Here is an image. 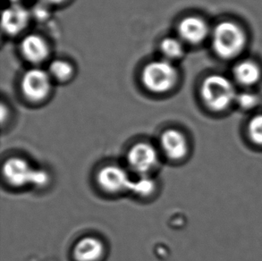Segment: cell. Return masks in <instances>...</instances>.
<instances>
[{
	"label": "cell",
	"mask_w": 262,
	"mask_h": 261,
	"mask_svg": "<svg viewBox=\"0 0 262 261\" xmlns=\"http://www.w3.org/2000/svg\"><path fill=\"white\" fill-rule=\"evenodd\" d=\"M201 94L205 106L215 113L228 110L237 97L233 83L219 74L206 78L202 85Z\"/></svg>",
	"instance_id": "cell-1"
},
{
	"label": "cell",
	"mask_w": 262,
	"mask_h": 261,
	"mask_svg": "<svg viewBox=\"0 0 262 261\" xmlns=\"http://www.w3.org/2000/svg\"><path fill=\"white\" fill-rule=\"evenodd\" d=\"M3 176L7 184L14 187L33 185L44 187L49 184V175L43 170L33 168L28 161L21 158L7 159L3 166Z\"/></svg>",
	"instance_id": "cell-2"
},
{
	"label": "cell",
	"mask_w": 262,
	"mask_h": 261,
	"mask_svg": "<svg viewBox=\"0 0 262 261\" xmlns=\"http://www.w3.org/2000/svg\"><path fill=\"white\" fill-rule=\"evenodd\" d=\"M212 44L220 57L232 58L240 54L245 47V32L234 23L223 21L213 32Z\"/></svg>",
	"instance_id": "cell-3"
},
{
	"label": "cell",
	"mask_w": 262,
	"mask_h": 261,
	"mask_svg": "<svg viewBox=\"0 0 262 261\" xmlns=\"http://www.w3.org/2000/svg\"><path fill=\"white\" fill-rule=\"evenodd\" d=\"M177 71L171 61H153L142 71V81L147 90L154 93H164L174 87Z\"/></svg>",
	"instance_id": "cell-4"
},
{
	"label": "cell",
	"mask_w": 262,
	"mask_h": 261,
	"mask_svg": "<svg viewBox=\"0 0 262 261\" xmlns=\"http://www.w3.org/2000/svg\"><path fill=\"white\" fill-rule=\"evenodd\" d=\"M128 166L138 177L149 176L159 164V153L156 148L148 142H138L128 151Z\"/></svg>",
	"instance_id": "cell-5"
},
{
	"label": "cell",
	"mask_w": 262,
	"mask_h": 261,
	"mask_svg": "<svg viewBox=\"0 0 262 261\" xmlns=\"http://www.w3.org/2000/svg\"><path fill=\"white\" fill-rule=\"evenodd\" d=\"M21 87L24 95L29 100L39 102L50 94L51 76L49 72L39 68H32L24 74Z\"/></svg>",
	"instance_id": "cell-6"
},
{
	"label": "cell",
	"mask_w": 262,
	"mask_h": 261,
	"mask_svg": "<svg viewBox=\"0 0 262 261\" xmlns=\"http://www.w3.org/2000/svg\"><path fill=\"white\" fill-rule=\"evenodd\" d=\"M97 182L99 187L108 193L129 191L132 184L127 172L117 165H108L99 170L97 175Z\"/></svg>",
	"instance_id": "cell-7"
},
{
	"label": "cell",
	"mask_w": 262,
	"mask_h": 261,
	"mask_svg": "<svg viewBox=\"0 0 262 261\" xmlns=\"http://www.w3.org/2000/svg\"><path fill=\"white\" fill-rule=\"evenodd\" d=\"M160 148L167 159L182 161L189 155L190 143L183 132L168 129L160 136Z\"/></svg>",
	"instance_id": "cell-8"
},
{
	"label": "cell",
	"mask_w": 262,
	"mask_h": 261,
	"mask_svg": "<svg viewBox=\"0 0 262 261\" xmlns=\"http://www.w3.org/2000/svg\"><path fill=\"white\" fill-rule=\"evenodd\" d=\"M31 14L20 4H13L2 14V28L8 35H17L29 25Z\"/></svg>",
	"instance_id": "cell-9"
},
{
	"label": "cell",
	"mask_w": 262,
	"mask_h": 261,
	"mask_svg": "<svg viewBox=\"0 0 262 261\" xmlns=\"http://www.w3.org/2000/svg\"><path fill=\"white\" fill-rule=\"evenodd\" d=\"M208 32L209 30L205 21L196 16L184 18L178 25V33L181 39L190 44L202 42Z\"/></svg>",
	"instance_id": "cell-10"
},
{
	"label": "cell",
	"mask_w": 262,
	"mask_h": 261,
	"mask_svg": "<svg viewBox=\"0 0 262 261\" xmlns=\"http://www.w3.org/2000/svg\"><path fill=\"white\" fill-rule=\"evenodd\" d=\"M105 252L102 242L96 237L82 238L75 244L74 258L76 261H99Z\"/></svg>",
	"instance_id": "cell-11"
},
{
	"label": "cell",
	"mask_w": 262,
	"mask_h": 261,
	"mask_svg": "<svg viewBox=\"0 0 262 261\" xmlns=\"http://www.w3.org/2000/svg\"><path fill=\"white\" fill-rule=\"evenodd\" d=\"M21 50L25 59L33 64L41 63L50 54L46 41L41 37L34 34L25 37L21 43Z\"/></svg>",
	"instance_id": "cell-12"
},
{
	"label": "cell",
	"mask_w": 262,
	"mask_h": 261,
	"mask_svg": "<svg viewBox=\"0 0 262 261\" xmlns=\"http://www.w3.org/2000/svg\"><path fill=\"white\" fill-rule=\"evenodd\" d=\"M244 141L256 151H262V114L251 117L244 132Z\"/></svg>",
	"instance_id": "cell-13"
},
{
	"label": "cell",
	"mask_w": 262,
	"mask_h": 261,
	"mask_svg": "<svg viewBox=\"0 0 262 261\" xmlns=\"http://www.w3.org/2000/svg\"><path fill=\"white\" fill-rule=\"evenodd\" d=\"M234 74L239 83L247 86L256 83L260 76L259 67L251 61H244L235 66Z\"/></svg>",
	"instance_id": "cell-14"
},
{
	"label": "cell",
	"mask_w": 262,
	"mask_h": 261,
	"mask_svg": "<svg viewBox=\"0 0 262 261\" xmlns=\"http://www.w3.org/2000/svg\"><path fill=\"white\" fill-rule=\"evenodd\" d=\"M160 49L165 59L168 61L179 59L184 55V46L181 40L177 38H166L162 40Z\"/></svg>",
	"instance_id": "cell-15"
},
{
	"label": "cell",
	"mask_w": 262,
	"mask_h": 261,
	"mask_svg": "<svg viewBox=\"0 0 262 261\" xmlns=\"http://www.w3.org/2000/svg\"><path fill=\"white\" fill-rule=\"evenodd\" d=\"M155 190L156 182L149 176H142L139 177L136 180H132L129 191L140 197H148L152 194Z\"/></svg>",
	"instance_id": "cell-16"
},
{
	"label": "cell",
	"mask_w": 262,
	"mask_h": 261,
	"mask_svg": "<svg viewBox=\"0 0 262 261\" xmlns=\"http://www.w3.org/2000/svg\"><path fill=\"white\" fill-rule=\"evenodd\" d=\"M49 74L51 78L58 81H67L71 77L73 74V67L68 62L64 60H54L50 64Z\"/></svg>",
	"instance_id": "cell-17"
},
{
	"label": "cell",
	"mask_w": 262,
	"mask_h": 261,
	"mask_svg": "<svg viewBox=\"0 0 262 261\" xmlns=\"http://www.w3.org/2000/svg\"><path fill=\"white\" fill-rule=\"evenodd\" d=\"M235 102L243 110H250L254 108L259 104V98L255 94L245 92L237 95Z\"/></svg>",
	"instance_id": "cell-18"
},
{
	"label": "cell",
	"mask_w": 262,
	"mask_h": 261,
	"mask_svg": "<svg viewBox=\"0 0 262 261\" xmlns=\"http://www.w3.org/2000/svg\"><path fill=\"white\" fill-rule=\"evenodd\" d=\"M66 0H41V2L45 5H58L63 3Z\"/></svg>",
	"instance_id": "cell-19"
},
{
	"label": "cell",
	"mask_w": 262,
	"mask_h": 261,
	"mask_svg": "<svg viewBox=\"0 0 262 261\" xmlns=\"http://www.w3.org/2000/svg\"><path fill=\"white\" fill-rule=\"evenodd\" d=\"M10 1L13 4H19L21 2V0H10Z\"/></svg>",
	"instance_id": "cell-20"
}]
</instances>
